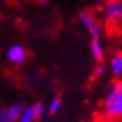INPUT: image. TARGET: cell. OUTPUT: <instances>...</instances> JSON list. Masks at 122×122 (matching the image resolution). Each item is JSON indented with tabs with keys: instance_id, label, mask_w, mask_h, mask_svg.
Returning <instances> with one entry per match:
<instances>
[{
	"instance_id": "cell-6",
	"label": "cell",
	"mask_w": 122,
	"mask_h": 122,
	"mask_svg": "<svg viewBox=\"0 0 122 122\" xmlns=\"http://www.w3.org/2000/svg\"><path fill=\"white\" fill-rule=\"evenodd\" d=\"M89 48H91V54L96 62H102L103 61V56H104V48L103 44L100 43L99 39H92L89 43Z\"/></svg>"
},
{
	"instance_id": "cell-13",
	"label": "cell",
	"mask_w": 122,
	"mask_h": 122,
	"mask_svg": "<svg viewBox=\"0 0 122 122\" xmlns=\"http://www.w3.org/2000/svg\"><path fill=\"white\" fill-rule=\"evenodd\" d=\"M36 1H37V3H40V4H45L48 0H36Z\"/></svg>"
},
{
	"instance_id": "cell-5",
	"label": "cell",
	"mask_w": 122,
	"mask_h": 122,
	"mask_svg": "<svg viewBox=\"0 0 122 122\" xmlns=\"http://www.w3.org/2000/svg\"><path fill=\"white\" fill-rule=\"evenodd\" d=\"M7 61L12 65H21L28 58V51L21 44H12L7 50Z\"/></svg>"
},
{
	"instance_id": "cell-14",
	"label": "cell",
	"mask_w": 122,
	"mask_h": 122,
	"mask_svg": "<svg viewBox=\"0 0 122 122\" xmlns=\"http://www.w3.org/2000/svg\"><path fill=\"white\" fill-rule=\"evenodd\" d=\"M1 15H3V12H1V8H0V19H1Z\"/></svg>"
},
{
	"instance_id": "cell-15",
	"label": "cell",
	"mask_w": 122,
	"mask_h": 122,
	"mask_svg": "<svg viewBox=\"0 0 122 122\" xmlns=\"http://www.w3.org/2000/svg\"><path fill=\"white\" fill-rule=\"evenodd\" d=\"M121 47H122V37H121Z\"/></svg>"
},
{
	"instance_id": "cell-16",
	"label": "cell",
	"mask_w": 122,
	"mask_h": 122,
	"mask_svg": "<svg viewBox=\"0 0 122 122\" xmlns=\"http://www.w3.org/2000/svg\"><path fill=\"white\" fill-rule=\"evenodd\" d=\"M121 1H122V0H121Z\"/></svg>"
},
{
	"instance_id": "cell-12",
	"label": "cell",
	"mask_w": 122,
	"mask_h": 122,
	"mask_svg": "<svg viewBox=\"0 0 122 122\" xmlns=\"http://www.w3.org/2000/svg\"><path fill=\"white\" fill-rule=\"evenodd\" d=\"M93 1H96V3H100V4H106V3H108L110 0H93Z\"/></svg>"
},
{
	"instance_id": "cell-1",
	"label": "cell",
	"mask_w": 122,
	"mask_h": 122,
	"mask_svg": "<svg viewBox=\"0 0 122 122\" xmlns=\"http://www.w3.org/2000/svg\"><path fill=\"white\" fill-rule=\"evenodd\" d=\"M104 115L110 119L122 117V81L114 82L104 100Z\"/></svg>"
},
{
	"instance_id": "cell-11",
	"label": "cell",
	"mask_w": 122,
	"mask_h": 122,
	"mask_svg": "<svg viewBox=\"0 0 122 122\" xmlns=\"http://www.w3.org/2000/svg\"><path fill=\"white\" fill-rule=\"evenodd\" d=\"M104 73H106V67L103 66V65H99V66L96 67V70H95V74H96L97 77H102Z\"/></svg>"
},
{
	"instance_id": "cell-10",
	"label": "cell",
	"mask_w": 122,
	"mask_h": 122,
	"mask_svg": "<svg viewBox=\"0 0 122 122\" xmlns=\"http://www.w3.org/2000/svg\"><path fill=\"white\" fill-rule=\"evenodd\" d=\"M33 108H34V112H36V117H37V118H40V117L44 115L45 106L43 104V103H36V104L33 106Z\"/></svg>"
},
{
	"instance_id": "cell-3",
	"label": "cell",
	"mask_w": 122,
	"mask_h": 122,
	"mask_svg": "<svg viewBox=\"0 0 122 122\" xmlns=\"http://www.w3.org/2000/svg\"><path fill=\"white\" fill-rule=\"evenodd\" d=\"M103 15L110 22L122 21V1L121 0H110L103 6Z\"/></svg>"
},
{
	"instance_id": "cell-8",
	"label": "cell",
	"mask_w": 122,
	"mask_h": 122,
	"mask_svg": "<svg viewBox=\"0 0 122 122\" xmlns=\"http://www.w3.org/2000/svg\"><path fill=\"white\" fill-rule=\"evenodd\" d=\"M36 119H37V117H36L33 106H28L21 112V115L18 118V122H34Z\"/></svg>"
},
{
	"instance_id": "cell-7",
	"label": "cell",
	"mask_w": 122,
	"mask_h": 122,
	"mask_svg": "<svg viewBox=\"0 0 122 122\" xmlns=\"http://www.w3.org/2000/svg\"><path fill=\"white\" fill-rule=\"evenodd\" d=\"M110 70L115 77H122V54H115L111 58Z\"/></svg>"
},
{
	"instance_id": "cell-4",
	"label": "cell",
	"mask_w": 122,
	"mask_h": 122,
	"mask_svg": "<svg viewBox=\"0 0 122 122\" xmlns=\"http://www.w3.org/2000/svg\"><path fill=\"white\" fill-rule=\"evenodd\" d=\"M25 106L22 102H17L8 107H1L0 108V122H15L23 111Z\"/></svg>"
},
{
	"instance_id": "cell-2",
	"label": "cell",
	"mask_w": 122,
	"mask_h": 122,
	"mask_svg": "<svg viewBox=\"0 0 122 122\" xmlns=\"http://www.w3.org/2000/svg\"><path fill=\"white\" fill-rule=\"evenodd\" d=\"M78 17H80L81 25H82L84 28H85V30L91 34V37H92V39H99L100 34H102V26H100L99 21H97L89 11H85V10L80 12Z\"/></svg>"
},
{
	"instance_id": "cell-9",
	"label": "cell",
	"mask_w": 122,
	"mask_h": 122,
	"mask_svg": "<svg viewBox=\"0 0 122 122\" xmlns=\"http://www.w3.org/2000/svg\"><path fill=\"white\" fill-rule=\"evenodd\" d=\"M61 99L59 97H55V99H52L51 100V103L48 104V110H50V112H58L59 111V108H61Z\"/></svg>"
}]
</instances>
